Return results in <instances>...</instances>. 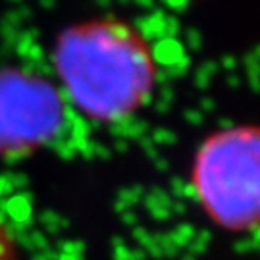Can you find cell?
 <instances>
[{
  "label": "cell",
  "mask_w": 260,
  "mask_h": 260,
  "mask_svg": "<svg viewBox=\"0 0 260 260\" xmlns=\"http://www.w3.org/2000/svg\"><path fill=\"white\" fill-rule=\"evenodd\" d=\"M193 187L220 228L260 225V127L235 125L208 137L195 156Z\"/></svg>",
  "instance_id": "obj_2"
},
{
  "label": "cell",
  "mask_w": 260,
  "mask_h": 260,
  "mask_svg": "<svg viewBox=\"0 0 260 260\" xmlns=\"http://www.w3.org/2000/svg\"><path fill=\"white\" fill-rule=\"evenodd\" d=\"M54 68L75 108L106 123L139 110L156 75L147 39L114 18L91 19L60 33Z\"/></svg>",
  "instance_id": "obj_1"
},
{
  "label": "cell",
  "mask_w": 260,
  "mask_h": 260,
  "mask_svg": "<svg viewBox=\"0 0 260 260\" xmlns=\"http://www.w3.org/2000/svg\"><path fill=\"white\" fill-rule=\"evenodd\" d=\"M0 260H18V243L14 233L0 218Z\"/></svg>",
  "instance_id": "obj_4"
},
{
  "label": "cell",
  "mask_w": 260,
  "mask_h": 260,
  "mask_svg": "<svg viewBox=\"0 0 260 260\" xmlns=\"http://www.w3.org/2000/svg\"><path fill=\"white\" fill-rule=\"evenodd\" d=\"M58 99L45 83L29 77L0 81V147L31 145L45 139L58 123Z\"/></svg>",
  "instance_id": "obj_3"
}]
</instances>
